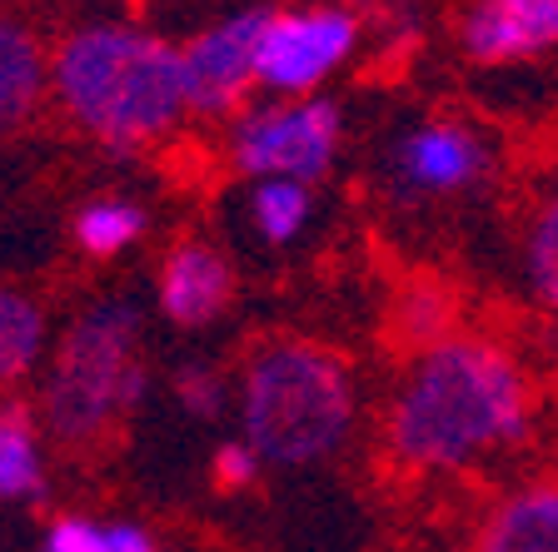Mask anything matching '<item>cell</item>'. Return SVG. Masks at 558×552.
I'll use <instances>...</instances> for the list:
<instances>
[{
    "label": "cell",
    "mask_w": 558,
    "mask_h": 552,
    "mask_svg": "<svg viewBox=\"0 0 558 552\" xmlns=\"http://www.w3.org/2000/svg\"><path fill=\"white\" fill-rule=\"evenodd\" d=\"M46 552H105V528L90 518H60L46 532Z\"/></svg>",
    "instance_id": "44dd1931"
},
{
    "label": "cell",
    "mask_w": 558,
    "mask_h": 552,
    "mask_svg": "<svg viewBox=\"0 0 558 552\" xmlns=\"http://www.w3.org/2000/svg\"><path fill=\"white\" fill-rule=\"evenodd\" d=\"M50 85V60L35 30L15 15H0V125H21Z\"/></svg>",
    "instance_id": "5bb4252c"
},
{
    "label": "cell",
    "mask_w": 558,
    "mask_h": 552,
    "mask_svg": "<svg viewBox=\"0 0 558 552\" xmlns=\"http://www.w3.org/2000/svg\"><path fill=\"white\" fill-rule=\"evenodd\" d=\"M269 11L250 5V11L225 15L220 25H209L180 50L185 65V100L195 115H230L240 110L244 95L255 90V56H259V35H265Z\"/></svg>",
    "instance_id": "ba28073f"
},
{
    "label": "cell",
    "mask_w": 558,
    "mask_h": 552,
    "mask_svg": "<svg viewBox=\"0 0 558 552\" xmlns=\"http://www.w3.org/2000/svg\"><path fill=\"white\" fill-rule=\"evenodd\" d=\"M314 214L310 184L294 180H255L250 189V224L265 244H294Z\"/></svg>",
    "instance_id": "e0dca14e"
},
{
    "label": "cell",
    "mask_w": 558,
    "mask_h": 552,
    "mask_svg": "<svg viewBox=\"0 0 558 552\" xmlns=\"http://www.w3.org/2000/svg\"><path fill=\"white\" fill-rule=\"evenodd\" d=\"M46 488V463L35 443V424L25 408L0 414V503H25Z\"/></svg>",
    "instance_id": "9a60e30c"
},
{
    "label": "cell",
    "mask_w": 558,
    "mask_h": 552,
    "mask_svg": "<svg viewBox=\"0 0 558 552\" xmlns=\"http://www.w3.org/2000/svg\"><path fill=\"white\" fill-rule=\"evenodd\" d=\"M449 334H459V294L434 274L404 279L389 299V339L414 358L424 348L444 344Z\"/></svg>",
    "instance_id": "4fadbf2b"
},
{
    "label": "cell",
    "mask_w": 558,
    "mask_h": 552,
    "mask_svg": "<svg viewBox=\"0 0 558 552\" xmlns=\"http://www.w3.org/2000/svg\"><path fill=\"white\" fill-rule=\"evenodd\" d=\"M255 473H259V453L250 449L244 438H240V443H225V449L215 453V483L230 488V493H234V488L255 483Z\"/></svg>",
    "instance_id": "ffe728a7"
},
{
    "label": "cell",
    "mask_w": 558,
    "mask_h": 552,
    "mask_svg": "<svg viewBox=\"0 0 558 552\" xmlns=\"http://www.w3.org/2000/svg\"><path fill=\"white\" fill-rule=\"evenodd\" d=\"M40 354H46V314H40V304L0 284V383H15L21 373H31Z\"/></svg>",
    "instance_id": "2e32d148"
},
{
    "label": "cell",
    "mask_w": 558,
    "mask_h": 552,
    "mask_svg": "<svg viewBox=\"0 0 558 552\" xmlns=\"http://www.w3.org/2000/svg\"><path fill=\"white\" fill-rule=\"evenodd\" d=\"M339 139H344V120H339L335 100H279L259 105L234 125L230 135V160L250 180H294L314 184L335 170Z\"/></svg>",
    "instance_id": "5b68a950"
},
{
    "label": "cell",
    "mask_w": 558,
    "mask_h": 552,
    "mask_svg": "<svg viewBox=\"0 0 558 552\" xmlns=\"http://www.w3.org/2000/svg\"><path fill=\"white\" fill-rule=\"evenodd\" d=\"M354 46H360V15L339 0L269 11L255 56V81L279 100H310L354 56Z\"/></svg>",
    "instance_id": "52a82bcc"
},
{
    "label": "cell",
    "mask_w": 558,
    "mask_h": 552,
    "mask_svg": "<svg viewBox=\"0 0 558 552\" xmlns=\"http://www.w3.org/2000/svg\"><path fill=\"white\" fill-rule=\"evenodd\" d=\"M494 145L478 125L459 115H429L409 125L384 155V180L389 195L404 205H439V199H464L494 180Z\"/></svg>",
    "instance_id": "8992f818"
},
{
    "label": "cell",
    "mask_w": 558,
    "mask_h": 552,
    "mask_svg": "<svg viewBox=\"0 0 558 552\" xmlns=\"http://www.w3.org/2000/svg\"><path fill=\"white\" fill-rule=\"evenodd\" d=\"M174 398L190 418H215L225 408V379L205 364H185L174 373Z\"/></svg>",
    "instance_id": "d6986e66"
},
{
    "label": "cell",
    "mask_w": 558,
    "mask_h": 552,
    "mask_svg": "<svg viewBox=\"0 0 558 552\" xmlns=\"http://www.w3.org/2000/svg\"><path fill=\"white\" fill-rule=\"evenodd\" d=\"M234 294V274L225 265L220 249L190 240V244H174L170 259L160 269V309L170 323L180 329H199V323H215L225 314Z\"/></svg>",
    "instance_id": "8fae6325"
},
{
    "label": "cell",
    "mask_w": 558,
    "mask_h": 552,
    "mask_svg": "<svg viewBox=\"0 0 558 552\" xmlns=\"http://www.w3.org/2000/svg\"><path fill=\"white\" fill-rule=\"evenodd\" d=\"M145 393L140 309L100 299L65 329L46 379V424L65 443H95L135 414Z\"/></svg>",
    "instance_id": "277c9868"
},
{
    "label": "cell",
    "mask_w": 558,
    "mask_h": 552,
    "mask_svg": "<svg viewBox=\"0 0 558 552\" xmlns=\"http://www.w3.org/2000/svg\"><path fill=\"white\" fill-rule=\"evenodd\" d=\"M538 383L509 344L449 334L399 368L384 403V449L404 473L449 478L513 458L538 433Z\"/></svg>",
    "instance_id": "6da1fadb"
},
{
    "label": "cell",
    "mask_w": 558,
    "mask_h": 552,
    "mask_svg": "<svg viewBox=\"0 0 558 552\" xmlns=\"http://www.w3.org/2000/svg\"><path fill=\"white\" fill-rule=\"evenodd\" d=\"M558 46V0H469L459 50L474 65H519Z\"/></svg>",
    "instance_id": "9c48e42d"
},
{
    "label": "cell",
    "mask_w": 558,
    "mask_h": 552,
    "mask_svg": "<svg viewBox=\"0 0 558 552\" xmlns=\"http://www.w3.org/2000/svg\"><path fill=\"white\" fill-rule=\"evenodd\" d=\"M459 552H558V473H529L504 488Z\"/></svg>",
    "instance_id": "30bf717a"
},
{
    "label": "cell",
    "mask_w": 558,
    "mask_h": 552,
    "mask_svg": "<svg viewBox=\"0 0 558 552\" xmlns=\"http://www.w3.org/2000/svg\"><path fill=\"white\" fill-rule=\"evenodd\" d=\"M145 234V209L130 205V199H95L75 214V244L95 259H110V254L130 249V244Z\"/></svg>",
    "instance_id": "ac0fdd59"
},
{
    "label": "cell",
    "mask_w": 558,
    "mask_h": 552,
    "mask_svg": "<svg viewBox=\"0 0 558 552\" xmlns=\"http://www.w3.org/2000/svg\"><path fill=\"white\" fill-rule=\"evenodd\" d=\"M105 552H160L150 542V532L135 528V523H116V528H105Z\"/></svg>",
    "instance_id": "7402d4cb"
},
{
    "label": "cell",
    "mask_w": 558,
    "mask_h": 552,
    "mask_svg": "<svg viewBox=\"0 0 558 552\" xmlns=\"http://www.w3.org/2000/svg\"><path fill=\"white\" fill-rule=\"evenodd\" d=\"M50 90L60 110L110 150L155 145L190 110L180 50L135 25L70 30L50 56Z\"/></svg>",
    "instance_id": "7a4b0ae2"
},
{
    "label": "cell",
    "mask_w": 558,
    "mask_h": 552,
    "mask_svg": "<svg viewBox=\"0 0 558 552\" xmlns=\"http://www.w3.org/2000/svg\"><path fill=\"white\" fill-rule=\"evenodd\" d=\"M354 373L314 339H269L244 358L240 424L259 463L304 468L335 458L354 428Z\"/></svg>",
    "instance_id": "3957f363"
},
{
    "label": "cell",
    "mask_w": 558,
    "mask_h": 552,
    "mask_svg": "<svg viewBox=\"0 0 558 552\" xmlns=\"http://www.w3.org/2000/svg\"><path fill=\"white\" fill-rule=\"evenodd\" d=\"M519 279L544 319H558V164L534 189L519 224Z\"/></svg>",
    "instance_id": "7c38bea8"
}]
</instances>
